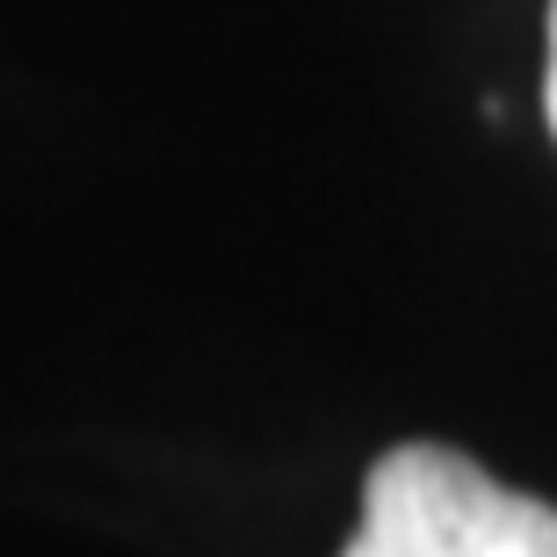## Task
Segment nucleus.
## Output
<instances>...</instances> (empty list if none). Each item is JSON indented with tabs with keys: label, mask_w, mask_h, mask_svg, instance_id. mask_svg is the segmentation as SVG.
I'll use <instances>...</instances> for the list:
<instances>
[{
	"label": "nucleus",
	"mask_w": 557,
	"mask_h": 557,
	"mask_svg": "<svg viewBox=\"0 0 557 557\" xmlns=\"http://www.w3.org/2000/svg\"><path fill=\"white\" fill-rule=\"evenodd\" d=\"M341 557H557V507L442 442H398L362 478V521Z\"/></svg>",
	"instance_id": "1"
},
{
	"label": "nucleus",
	"mask_w": 557,
	"mask_h": 557,
	"mask_svg": "<svg viewBox=\"0 0 557 557\" xmlns=\"http://www.w3.org/2000/svg\"><path fill=\"white\" fill-rule=\"evenodd\" d=\"M543 116L557 131V0H550V73H543Z\"/></svg>",
	"instance_id": "2"
}]
</instances>
